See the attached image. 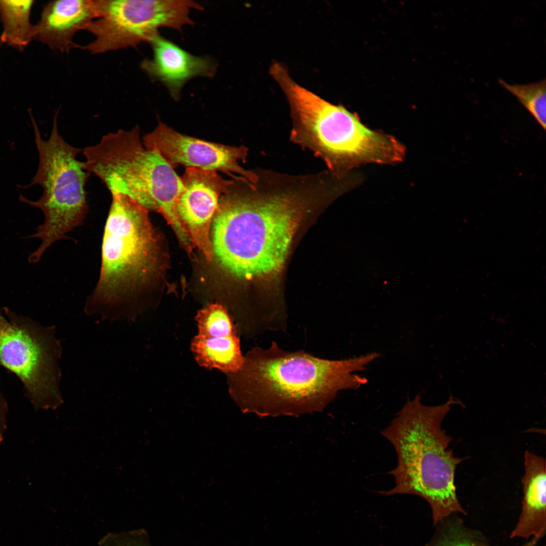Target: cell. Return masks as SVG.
I'll use <instances>...</instances> for the list:
<instances>
[{"label": "cell", "instance_id": "ba28073f", "mask_svg": "<svg viewBox=\"0 0 546 546\" xmlns=\"http://www.w3.org/2000/svg\"><path fill=\"white\" fill-rule=\"evenodd\" d=\"M0 310V366L21 382L36 411L56 410L63 403L59 384L62 354L55 326H44L9 307Z\"/></svg>", "mask_w": 546, "mask_h": 546}, {"label": "cell", "instance_id": "ac0fdd59", "mask_svg": "<svg viewBox=\"0 0 546 546\" xmlns=\"http://www.w3.org/2000/svg\"><path fill=\"white\" fill-rule=\"evenodd\" d=\"M196 321L198 334L204 336L238 335V329L227 309L221 304L207 305L198 312Z\"/></svg>", "mask_w": 546, "mask_h": 546}, {"label": "cell", "instance_id": "5b68a950", "mask_svg": "<svg viewBox=\"0 0 546 546\" xmlns=\"http://www.w3.org/2000/svg\"><path fill=\"white\" fill-rule=\"evenodd\" d=\"M275 80L290 107L291 141L322 159L333 174L345 176L362 164H393L403 159L405 148L395 138L369 128L342 106L299 85L288 70L279 71Z\"/></svg>", "mask_w": 546, "mask_h": 546}, {"label": "cell", "instance_id": "7c38bea8", "mask_svg": "<svg viewBox=\"0 0 546 546\" xmlns=\"http://www.w3.org/2000/svg\"><path fill=\"white\" fill-rule=\"evenodd\" d=\"M149 42L153 58L143 61L142 68L151 78L162 82L175 100L190 79L197 76L213 77L215 73L216 65L210 58L193 55L159 34Z\"/></svg>", "mask_w": 546, "mask_h": 546}, {"label": "cell", "instance_id": "2e32d148", "mask_svg": "<svg viewBox=\"0 0 546 546\" xmlns=\"http://www.w3.org/2000/svg\"><path fill=\"white\" fill-rule=\"evenodd\" d=\"M462 515H450L439 521L435 531L424 546H496L480 530L468 526ZM539 540L532 538L528 541L515 546H535Z\"/></svg>", "mask_w": 546, "mask_h": 546}, {"label": "cell", "instance_id": "8992f818", "mask_svg": "<svg viewBox=\"0 0 546 546\" xmlns=\"http://www.w3.org/2000/svg\"><path fill=\"white\" fill-rule=\"evenodd\" d=\"M83 153L85 170L100 178L111 195H127L149 211L160 213L182 246L191 245L175 210L183 189L181 177L157 151L144 147L138 125L103 136Z\"/></svg>", "mask_w": 546, "mask_h": 546}, {"label": "cell", "instance_id": "7a4b0ae2", "mask_svg": "<svg viewBox=\"0 0 546 546\" xmlns=\"http://www.w3.org/2000/svg\"><path fill=\"white\" fill-rule=\"evenodd\" d=\"M380 356L374 352L343 360H329L304 351H288L276 342L255 347L241 368L228 374L232 397L244 411L259 416L299 415L320 411L338 391L356 389L367 380L352 374Z\"/></svg>", "mask_w": 546, "mask_h": 546}, {"label": "cell", "instance_id": "8fae6325", "mask_svg": "<svg viewBox=\"0 0 546 546\" xmlns=\"http://www.w3.org/2000/svg\"><path fill=\"white\" fill-rule=\"evenodd\" d=\"M183 189L175 210L193 245L204 255L212 253L210 225L220 197L235 180L223 178L217 172L187 167L181 177Z\"/></svg>", "mask_w": 546, "mask_h": 546}, {"label": "cell", "instance_id": "9c48e42d", "mask_svg": "<svg viewBox=\"0 0 546 546\" xmlns=\"http://www.w3.org/2000/svg\"><path fill=\"white\" fill-rule=\"evenodd\" d=\"M97 6L98 17L86 29L95 39L80 47L93 54L149 42L161 27L181 31L194 23L190 10L203 9L191 1L97 0Z\"/></svg>", "mask_w": 546, "mask_h": 546}, {"label": "cell", "instance_id": "277c9868", "mask_svg": "<svg viewBox=\"0 0 546 546\" xmlns=\"http://www.w3.org/2000/svg\"><path fill=\"white\" fill-rule=\"evenodd\" d=\"M103 236L99 280L84 307L102 320L134 321L157 271L158 240L149 211L123 194L112 195Z\"/></svg>", "mask_w": 546, "mask_h": 546}, {"label": "cell", "instance_id": "30bf717a", "mask_svg": "<svg viewBox=\"0 0 546 546\" xmlns=\"http://www.w3.org/2000/svg\"><path fill=\"white\" fill-rule=\"evenodd\" d=\"M143 145L157 151L174 169L187 167L220 171L236 180L246 178L252 184L258 179L257 171L243 168L248 150L244 146H230L180 133L160 120L156 128L143 138Z\"/></svg>", "mask_w": 546, "mask_h": 546}, {"label": "cell", "instance_id": "e0dca14e", "mask_svg": "<svg viewBox=\"0 0 546 546\" xmlns=\"http://www.w3.org/2000/svg\"><path fill=\"white\" fill-rule=\"evenodd\" d=\"M33 1L0 0V16L3 25L1 43L20 51L33 40V25L29 20Z\"/></svg>", "mask_w": 546, "mask_h": 546}, {"label": "cell", "instance_id": "9a60e30c", "mask_svg": "<svg viewBox=\"0 0 546 546\" xmlns=\"http://www.w3.org/2000/svg\"><path fill=\"white\" fill-rule=\"evenodd\" d=\"M191 349L202 367L217 369L228 374L242 367L244 356L238 335L207 337L197 334L191 342Z\"/></svg>", "mask_w": 546, "mask_h": 546}, {"label": "cell", "instance_id": "ffe728a7", "mask_svg": "<svg viewBox=\"0 0 546 546\" xmlns=\"http://www.w3.org/2000/svg\"><path fill=\"white\" fill-rule=\"evenodd\" d=\"M142 534L135 532L125 535H110L102 543L104 546H149Z\"/></svg>", "mask_w": 546, "mask_h": 546}, {"label": "cell", "instance_id": "4fadbf2b", "mask_svg": "<svg viewBox=\"0 0 546 546\" xmlns=\"http://www.w3.org/2000/svg\"><path fill=\"white\" fill-rule=\"evenodd\" d=\"M98 17L97 0H59L49 2L43 8L38 22L33 26V40L50 48L68 52L80 48L73 38L86 30Z\"/></svg>", "mask_w": 546, "mask_h": 546}, {"label": "cell", "instance_id": "5bb4252c", "mask_svg": "<svg viewBox=\"0 0 546 546\" xmlns=\"http://www.w3.org/2000/svg\"><path fill=\"white\" fill-rule=\"evenodd\" d=\"M523 499L511 538H543L546 533V476L544 458L528 450L524 453Z\"/></svg>", "mask_w": 546, "mask_h": 546}, {"label": "cell", "instance_id": "52a82bcc", "mask_svg": "<svg viewBox=\"0 0 546 546\" xmlns=\"http://www.w3.org/2000/svg\"><path fill=\"white\" fill-rule=\"evenodd\" d=\"M31 118L39 162L36 173L26 187L39 185L43 193L36 201L22 195L19 199L40 209L44 215L36 232L25 237L41 241L28 258L30 263H36L51 245L68 238V233L83 223L88 210L85 187L90 173L85 170L84 162L76 158L82 150L68 144L59 133L58 112L47 140L42 139L36 122Z\"/></svg>", "mask_w": 546, "mask_h": 546}, {"label": "cell", "instance_id": "44dd1931", "mask_svg": "<svg viewBox=\"0 0 546 546\" xmlns=\"http://www.w3.org/2000/svg\"><path fill=\"white\" fill-rule=\"evenodd\" d=\"M8 413V404L0 389V445L3 440L4 433L7 428Z\"/></svg>", "mask_w": 546, "mask_h": 546}, {"label": "cell", "instance_id": "3957f363", "mask_svg": "<svg viewBox=\"0 0 546 546\" xmlns=\"http://www.w3.org/2000/svg\"><path fill=\"white\" fill-rule=\"evenodd\" d=\"M461 403L450 396L445 403L427 406L417 395L381 432L394 447L397 464L388 472L394 478V487L378 492L423 498L430 507L434 525L452 514L467 515L454 485L456 468L465 458L454 456L449 448L452 439L442 428L451 405Z\"/></svg>", "mask_w": 546, "mask_h": 546}, {"label": "cell", "instance_id": "d6986e66", "mask_svg": "<svg viewBox=\"0 0 546 546\" xmlns=\"http://www.w3.org/2000/svg\"><path fill=\"white\" fill-rule=\"evenodd\" d=\"M498 82L502 86L518 99L545 129L546 124L545 79L525 84H511L502 79H499Z\"/></svg>", "mask_w": 546, "mask_h": 546}, {"label": "cell", "instance_id": "6da1fadb", "mask_svg": "<svg viewBox=\"0 0 546 546\" xmlns=\"http://www.w3.org/2000/svg\"><path fill=\"white\" fill-rule=\"evenodd\" d=\"M257 171L255 184L234 179L212 222L213 258L226 274L242 280L280 270L306 204L323 192L315 174Z\"/></svg>", "mask_w": 546, "mask_h": 546}]
</instances>
